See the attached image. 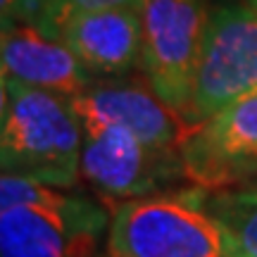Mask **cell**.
Segmentation results:
<instances>
[{
    "mask_svg": "<svg viewBox=\"0 0 257 257\" xmlns=\"http://www.w3.org/2000/svg\"><path fill=\"white\" fill-rule=\"evenodd\" d=\"M112 214L98 200L24 176L0 181L3 257H98Z\"/></svg>",
    "mask_w": 257,
    "mask_h": 257,
    "instance_id": "1",
    "label": "cell"
},
{
    "mask_svg": "<svg viewBox=\"0 0 257 257\" xmlns=\"http://www.w3.org/2000/svg\"><path fill=\"white\" fill-rule=\"evenodd\" d=\"M83 126L69 98L3 79V174L72 188L81 174Z\"/></svg>",
    "mask_w": 257,
    "mask_h": 257,
    "instance_id": "2",
    "label": "cell"
},
{
    "mask_svg": "<svg viewBox=\"0 0 257 257\" xmlns=\"http://www.w3.org/2000/svg\"><path fill=\"white\" fill-rule=\"evenodd\" d=\"M110 257H229L224 231L205 210V191L150 193L114 202Z\"/></svg>",
    "mask_w": 257,
    "mask_h": 257,
    "instance_id": "3",
    "label": "cell"
},
{
    "mask_svg": "<svg viewBox=\"0 0 257 257\" xmlns=\"http://www.w3.org/2000/svg\"><path fill=\"white\" fill-rule=\"evenodd\" d=\"M257 93V10L229 3L210 10L193 81L188 128Z\"/></svg>",
    "mask_w": 257,
    "mask_h": 257,
    "instance_id": "4",
    "label": "cell"
},
{
    "mask_svg": "<svg viewBox=\"0 0 257 257\" xmlns=\"http://www.w3.org/2000/svg\"><path fill=\"white\" fill-rule=\"evenodd\" d=\"M141 69L155 95L186 121L210 19L207 0H143L138 5Z\"/></svg>",
    "mask_w": 257,
    "mask_h": 257,
    "instance_id": "5",
    "label": "cell"
},
{
    "mask_svg": "<svg viewBox=\"0 0 257 257\" xmlns=\"http://www.w3.org/2000/svg\"><path fill=\"white\" fill-rule=\"evenodd\" d=\"M188 181L202 191L257 184V93L219 110L181 146Z\"/></svg>",
    "mask_w": 257,
    "mask_h": 257,
    "instance_id": "6",
    "label": "cell"
},
{
    "mask_svg": "<svg viewBox=\"0 0 257 257\" xmlns=\"http://www.w3.org/2000/svg\"><path fill=\"white\" fill-rule=\"evenodd\" d=\"M81 176L107 200L143 198L186 179L181 153L153 150L121 126L83 128Z\"/></svg>",
    "mask_w": 257,
    "mask_h": 257,
    "instance_id": "7",
    "label": "cell"
},
{
    "mask_svg": "<svg viewBox=\"0 0 257 257\" xmlns=\"http://www.w3.org/2000/svg\"><path fill=\"white\" fill-rule=\"evenodd\" d=\"M81 126H121L153 150L181 153L191 128L172 107L155 95L150 83L93 81L81 95L72 98Z\"/></svg>",
    "mask_w": 257,
    "mask_h": 257,
    "instance_id": "8",
    "label": "cell"
},
{
    "mask_svg": "<svg viewBox=\"0 0 257 257\" xmlns=\"http://www.w3.org/2000/svg\"><path fill=\"white\" fill-rule=\"evenodd\" d=\"M60 38L91 76H124L141 64L143 34L138 8L76 12L62 22Z\"/></svg>",
    "mask_w": 257,
    "mask_h": 257,
    "instance_id": "9",
    "label": "cell"
},
{
    "mask_svg": "<svg viewBox=\"0 0 257 257\" xmlns=\"http://www.w3.org/2000/svg\"><path fill=\"white\" fill-rule=\"evenodd\" d=\"M3 79L34 88L60 93L64 98L81 95L93 83L76 55L60 36L46 34L34 24L3 27Z\"/></svg>",
    "mask_w": 257,
    "mask_h": 257,
    "instance_id": "10",
    "label": "cell"
},
{
    "mask_svg": "<svg viewBox=\"0 0 257 257\" xmlns=\"http://www.w3.org/2000/svg\"><path fill=\"white\" fill-rule=\"evenodd\" d=\"M205 210L224 231L229 257H257V184L205 191Z\"/></svg>",
    "mask_w": 257,
    "mask_h": 257,
    "instance_id": "11",
    "label": "cell"
},
{
    "mask_svg": "<svg viewBox=\"0 0 257 257\" xmlns=\"http://www.w3.org/2000/svg\"><path fill=\"white\" fill-rule=\"evenodd\" d=\"M62 0H29V22L34 27L43 29L46 34L60 36L57 29V15H60Z\"/></svg>",
    "mask_w": 257,
    "mask_h": 257,
    "instance_id": "12",
    "label": "cell"
},
{
    "mask_svg": "<svg viewBox=\"0 0 257 257\" xmlns=\"http://www.w3.org/2000/svg\"><path fill=\"white\" fill-rule=\"evenodd\" d=\"M143 0H62L60 15H57V29H62V22L69 15L88 12V10H107V8H138Z\"/></svg>",
    "mask_w": 257,
    "mask_h": 257,
    "instance_id": "13",
    "label": "cell"
},
{
    "mask_svg": "<svg viewBox=\"0 0 257 257\" xmlns=\"http://www.w3.org/2000/svg\"><path fill=\"white\" fill-rule=\"evenodd\" d=\"M3 27L10 24H27L29 22V0H0Z\"/></svg>",
    "mask_w": 257,
    "mask_h": 257,
    "instance_id": "14",
    "label": "cell"
},
{
    "mask_svg": "<svg viewBox=\"0 0 257 257\" xmlns=\"http://www.w3.org/2000/svg\"><path fill=\"white\" fill-rule=\"evenodd\" d=\"M248 5H250L252 10H257V0H248Z\"/></svg>",
    "mask_w": 257,
    "mask_h": 257,
    "instance_id": "15",
    "label": "cell"
}]
</instances>
